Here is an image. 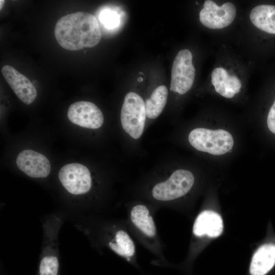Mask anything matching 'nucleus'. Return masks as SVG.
I'll use <instances>...</instances> for the list:
<instances>
[{
  "label": "nucleus",
  "mask_w": 275,
  "mask_h": 275,
  "mask_svg": "<svg viewBox=\"0 0 275 275\" xmlns=\"http://www.w3.org/2000/svg\"><path fill=\"white\" fill-rule=\"evenodd\" d=\"M18 168L32 178H45L50 174L51 167L44 155L32 150L21 151L16 158Z\"/></svg>",
  "instance_id": "11"
},
{
  "label": "nucleus",
  "mask_w": 275,
  "mask_h": 275,
  "mask_svg": "<svg viewBox=\"0 0 275 275\" xmlns=\"http://www.w3.org/2000/svg\"><path fill=\"white\" fill-rule=\"evenodd\" d=\"M100 20L107 29H113L117 27L120 22V17L115 10H103L99 16Z\"/></svg>",
  "instance_id": "18"
},
{
  "label": "nucleus",
  "mask_w": 275,
  "mask_h": 275,
  "mask_svg": "<svg viewBox=\"0 0 275 275\" xmlns=\"http://www.w3.org/2000/svg\"><path fill=\"white\" fill-rule=\"evenodd\" d=\"M250 19L257 29L275 35V6L260 5L255 6L250 13Z\"/></svg>",
  "instance_id": "15"
},
{
  "label": "nucleus",
  "mask_w": 275,
  "mask_h": 275,
  "mask_svg": "<svg viewBox=\"0 0 275 275\" xmlns=\"http://www.w3.org/2000/svg\"><path fill=\"white\" fill-rule=\"evenodd\" d=\"M168 90L166 86L156 88L145 101L147 118L153 120L158 118L163 110L168 99Z\"/></svg>",
  "instance_id": "16"
},
{
  "label": "nucleus",
  "mask_w": 275,
  "mask_h": 275,
  "mask_svg": "<svg viewBox=\"0 0 275 275\" xmlns=\"http://www.w3.org/2000/svg\"><path fill=\"white\" fill-rule=\"evenodd\" d=\"M129 231L138 242L149 252L164 260V246L158 234L150 206L138 199L131 200L125 204Z\"/></svg>",
  "instance_id": "3"
},
{
  "label": "nucleus",
  "mask_w": 275,
  "mask_h": 275,
  "mask_svg": "<svg viewBox=\"0 0 275 275\" xmlns=\"http://www.w3.org/2000/svg\"><path fill=\"white\" fill-rule=\"evenodd\" d=\"M146 121L145 101L135 92L127 93L120 113L121 126L124 133L131 140L138 141L145 131Z\"/></svg>",
  "instance_id": "4"
},
{
  "label": "nucleus",
  "mask_w": 275,
  "mask_h": 275,
  "mask_svg": "<svg viewBox=\"0 0 275 275\" xmlns=\"http://www.w3.org/2000/svg\"><path fill=\"white\" fill-rule=\"evenodd\" d=\"M5 80L18 98L26 104H30L36 98L37 92L30 80L14 67L6 65L2 68Z\"/></svg>",
  "instance_id": "10"
},
{
  "label": "nucleus",
  "mask_w": 275,
  "mask_h": 275,
  "mask_svg": "<svg viewBox=\"0 0 275 275\" xmlns=\"http://www.w3.org/2000/svg\"><path fill=\"white\" fill-rule=\"evenodd\" d=\"M59 266V261L56 257H44L40 262L39 275H57Z\"/></svg>",
  "instance_id": "17"
},
{
  "label": "nucleus",
  "mask_w": 275,
  "mask_h": 275,
  "mask_svg": "<svg viewBox=\"0 0 275 275\" xmlns=\"http://www.w3.org/2000/svg\"><path fill=\"white\" fill-rule=\"evenodd\" d=\"M54 33L60 45L69 50L94 47L101 38L96 17L84 12L69 14L60 18L55 25Z\"/></svg>",
  "instance_id": "2"
},
{
  "label": "nucleus",
  "mask_w": 275,
  "mask_h": 275,
  "mask_svg": "<svg viewBox=\"0 0 275 275\" xmlns=\"http://www.w3.org/2000/svg\"><path fill=\"white\" fill-rule=\"evenodd\" d=\"M193 55L187 49L180 50L172 65L171 91L183 95L191 88L195 78V68L193 64Z\"/></svg>",
  "instance_id": "6"
},
{
  "label": "nucleus",
  "mask_w": 275,
  "mask_h": 275,
  "mask_svg": "<svg viewBox=\"0 0 275 275\" xmlns=\"http://www.w3.org/2000/svg\"><path fill=\"white\" fill-rule=\"evenodd\" d=\"M267 124L269 130L272 133L275 134V100L269 111Z\"/></svg>",
  "instance_id": "19"
},
{
  "label": "nucleus",
  "mask_w": 275,
  "mask_h": 275,
  "mask_svg": "<svg viewBox=\"0 0 275 275\" xmlns=\"http://www.w3.org/2000/svg\"><path fill=\"white\" fill-rule=\"evenodd\" d=\"M194 174L188 170H170L167 165L156 168L138 182L134 199L149 204L154 213L161 208L171 207L192 189Z\"/></svg>",
  "instance_id": "1"
},
{
  "label": "nucleus",
  "mask_w": 275,
  "mask_h": 275,
  "mask_svg": "<svg viewBox=\"0 0 275 275\" xmlns=\"http://www.w3.org/2000/svg\"><path fill=\"white\" fill-rule=\"evenodd\" d=\"M275 265V244L261 246L253 256L250 271L252 275H265Z\"/></svg>",
  "instance_id": "14"
},
{
  "label": "nucleus",
  "mask_w": 275,
  "mask_h": 275,
  "mask_svg": "<svg viewBox=\"0 0 275 275\" xmlns=\"http://www.w3.org/2000/svg\"><path fill=\"white\" fill-rule=\"evenodd\" d=\"M59 178L63 187L73 195L86 194L92 186L90 171L85 166L77 163L62 167L59 172Z\"/></svg>",
  "instance_id": "8"
},
{
  "label": "nucleus",
  "mask_w": 275,
  "mask_h": 275,
  "mask_svg": "<svg viewBox=\"0 0 275 275\" xmlns=\"http://www.w3.org/2000/svg\"><path fill=\"white\" fill-rule=\"evenodd\" d=\"M211 82L215 91L226 98H232L239 93L241 82L235 75H230L222 67L215 68L211 72Z\"/></svg>",
  "instance_id": "12"
},
{
  "label": "nucleus",
  "mask_w": 275,
  "mask_h": 275,
  "mask_svg": "<svg viewBox=\"0 0 275 275\" xmlns=\"http://www.w3.org/2000/svg\"><path fill=\"white\" fill-rule=\"evenodd\" d=\"M188 141L197 150L214 155H221L229 152L234 145L231 134L222 129L194 128L189 133Z\"/></svg>",
  "instance_id": "5"
},
{
  "label": "nucleus",
  "mask_w": 275,
  "mask_h": 275,
  "mask_svg": "<svg viewBox=\"0 0 275 275\" xmlns=\"http://www.w3.org/2000/svg\"><path fill=\"white\" fill-rule=\"evenodd\" d=\"M67 117L73 124L89 129L100 128L104 123V116L100 109L94 103L79 101L71 104Z\"/></svg>",
  "instance_id": "9"
},
{
  "label": "nucleus",
  "mask_w": 275,
  "mask_h": 275,
  "mask_svg": "<svg viewBox=\"0 0 275 275\" xmlns=\"http://www.w3.org/2000/svg\"><path fill=\"white\" fill-rule=\"evenodd\" d=\"M236 16V8L232 3L226 2L218 6L213 1L206 0L199 13V20L208 29L219 30L230 25Z\"/></svg>",
  "instance_id": "7"
},
{
  "label": "nucleus",
  "mask_w": 275,
  "mask_h": 275,
  "mask_svg": "<svg viewBox=\"0 0 275 275\" xmlns=\"http://www.w3.org/2000/svg\"><path fill=\"white\" fill-rule=\"evenodd\" d=\"M223 230V223L221 216L212 211L204 210L196 217L193 232L197 237L204 235L216 237L221 235Z\"/></svg>",
  "instance_id": "13"
},
{
  "label": "nucleus",
  "mask_w": 275,
  "mask_h": 275,
  "mask_svg": "<svg viewBox=\"0 0 275 275\" xmlns=\"http://www.w3.org/2000/svg\"><path fill=\"white\" fill-rule=\"evenodd\" d=\"M4 3H5V1H3V0L0 1V9L1 10L3 8Z\"/></svg>",
  "instance_id": "20"
}]
</instances>
